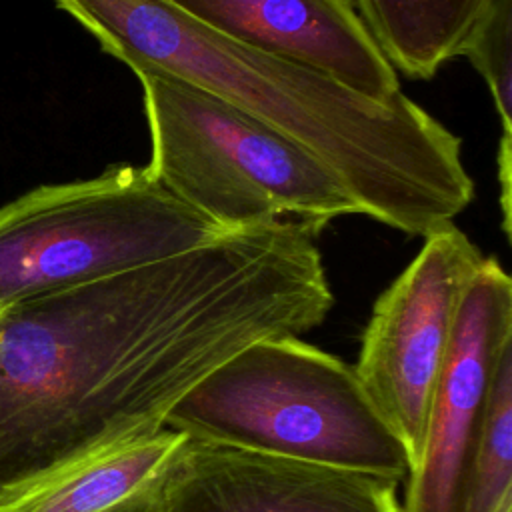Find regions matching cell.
<instances>
[{"label": "cell", "mask_w": 512, "mask_h": 512, "mask_svg": "<svg viewBox=\"0 0 512 512\" xmlns=\"http://www.w3.org/2000/svg\"><path fill=\"white\" fill-rule=\"evenodd\" d=\"M300 322L262 228L0 308V492L162 428L218 364Z\"/></svg>", "instance_id": "1"}, {"label": "cell", "mask_w": 512, "mask_h": 512, "mask_svg": "<svg viewBox=\"0 0 512 512\" xmlns=\"http://www.w3.org/2000/svg\"><path fill=\"white\" fill-rule=\"evenodd\" d=\"M134 74L196 86L292 140L368 216L426 238L474 196L462 140L404 92L368 100L306 66L234 42L168 0H54Z\"/></svg>", "instance_id": "2"}, {"label": "cell", "mask_w": 512, "mask_h": 512, "mask_svg": "<svg viewBox=\"0 0 512 512\" xmlns=\"http://www.w3.org/2000/svg\"><path fill=\"white\" fill-rule=\"evenodd\" d=\"M164 426L188 438L406 482L410 460L354 366L300 336L248 344L206 374Z\"/></svg>", "instance_id": "3"}, {"label": "cell", "mask_w": 512, "mask_h": 512, "mask_svg": "<svg viewBox=\"0 0 512 512\" xmlns=\"http://www.w3.org/2000/svg\"><path fill=\"white\" fill-rule=\"evenodd\" d=\"M136 76L150 132L146 168L222 230L278 218L320 230L362 216L340 178L280 132L176 78Z\"/></svg>", "instance_id": "4"}, {"label": "cell", "mask_w": 512, "mask_h": 512, "mask_svg": "<svg viewBox=\"0 0 512 512\" xmlns=\"http://www.w3.org/2000/svg\"><path fill=\"white\" fill-rule=\"evenodd\" d=\"M224 232L146 166L50 184L0 208V308L204 246Z\"/></svg>", "instance_id": "5"}, {"label": "cell", "mask_w": 512, "mask_h": 512, "mask_svg": "<svg viewBox=\"0 0 512 512\" xmlns=\"http://www.w3.org/2000/svg\"><path fill=\"white\" fill-rule=\"evenodd\" d=\"M484 256L452 224L424 246L378 296L362 332L356 376L416 466L450 354L464 292Z\"/></svg>", "instance_id": "6"}, {"label": "cell", "mask_w": 512, "mask_h": 512, "mask_svg": "<svg viewBox=\"0 0 512 512\" xmlns=\"http://www.w3.org/2000/svg\"><path fill=\"white\" fill-rule=\"evenodd\" d=\"M510 348L512 278L496 258L484 256L458 310L424 446L406 478L400 512H460L464 478L480 440L492 378Z\"/></svg>", "instance_id": "7"}, {"label": "cell", "mask_w": 512, "mask_h": 512, "mask_svg": "<svg viewBox=\"0 0 512 512\" xmlns=\"http://www.w3.org/2000/svg\"><path fill=\"white\" fill-rule=\"evenodd\" d=\"M398 482L188 438L158 512H400Z\"/></svg>", "instance_id": "8"}, {"label": "cell", "mask_w": 512, "mask_h": 512, "mask_svg": "<svg viewBox=\"0 0 512 512\" xmlns=\"http://www.w3.org/2000/svg\"><path fill=\"white\" fill-rule=\"evenodd\" d=\"M168 2L234 42L316 70L368 100L402 94L398 72L350 0Z\"/></svg>", "instance_id": "9"}, {"label": "cell", "mask_w": 512, "mask_h": 512, "mask_svg": "<svg viewBox=\"0 0 512 512\" xmlns=\"http://www.w3.org/2000/svg\"><path fill=\"white\" fill-rule=\"evenodd\" d=\"M186 434L162 426L80 452L0 492V512H118L158 490Z\"/></svg>", "instance_id": "10"}, {"label": "cell", "mask_w": 512, "mask_h": 512, "mask_svg": "<svg viewBox=\"0 0 512 512\" xmlns=\"http://www.w3.org/2000/svg\"><path fill=\"white\" fill-rule=\"evenodd\" d=\"M390 62L410 80H430L460 54L490 0H350Z\"/></svg>", "instance_id": "11"}, {"label": "cell", "mask_w": 512, "mask_h": 512, "mask_svg": "<svg viewBox=\"0 0 512 512\" xmlns=\"http://www.w3.org/2000/svg\"><path fill=\"white\" fill-rule=\"evenodd\" d=\"M460 512H512V348L500 358Z\"/></svg>", "instance_id": "12"}, {"label": "cell", "mask_w": 512, "mask_h": 512, "mask_svg": "<svg viewBox=\"0 0 512 512\" xmlns=\"http://www.w3.org/2000/svg\"><path fill=\"white\" fill-rule=\"evenodd\" d=\"M512 0H490L462 42L460 54L484 78L504 134H512Z\"/></svg>", "instance_id": "13"}, {"label": "cell", "mask_w": 512, "mask_h": 512, "mask_svg": "<svg viewBox=\"0 0 512 512\" xmlns=\"http://www.w3.org/2000/svg\"><path fill=\"white\" fill-rule=\"evenodd\" d=\"M496 178L500 186V212H502V230L510 240V182H512V134H504L498 140L496 152Z\"/></svg>", "instance_id": "14"}, {"label": "cell", "mask_w": 512, "mask_h": 512, "mask_svg": "<svg viewBox=\"0 0 512 512\" xmlns=\"http://www.w3.org/2000/svg\"><path fill=\"white\" fill-rule=\"evenodd\" d=\"M118 512H158V508H156V492L150 494V496H144V498H140V500H136V502H132V504H128L124 508H120Z\"/></svg>", "instance_id": "15"}]
</instances>
